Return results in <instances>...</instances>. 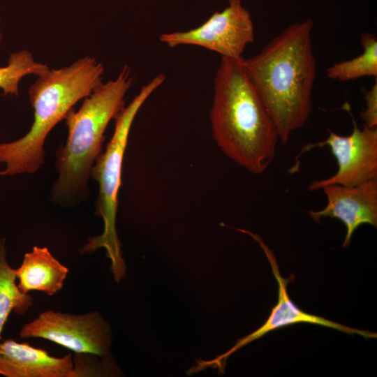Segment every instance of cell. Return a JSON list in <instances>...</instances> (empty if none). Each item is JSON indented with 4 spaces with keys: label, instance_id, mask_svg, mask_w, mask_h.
I'll list each match as a JSON object with an SVG mask.
<instances>
[{
    "label": "cell",
    "instance_id": "cell-1",
    "mask_svg": "<svg viewBox=\"0 0 377 377\" xmlns=\"http://www.w3.org/2000/svg\"><path fill=\"white\" fill-rule=\"evenodd\" d=\"M313 27L311 19L291 24L260 52L243 59L245 71L283 143L305 126L311 114L317 72Z\"/></svg>",
    "mask_w": 377,
    "mask_h": 377
},
{
    "label": "cell",
    "instance_id": "cell-2",
    "mask_svg": "<svg viewBox=\"0 0 377 377\" xmlns=\"http://www.w3.org/2000/svg\"><path fill=\"white\" fill-rule=\"evenodd\" d=\"M243 59H221L210 110L212 135L226 156L249 172L260 175L273 162L279 139Z\"/></svg>",
    "mask_w": 377,
    "mask_h": 377
},
{
    "label": "cell",
    "instance_id": "cell-3",
    "mask_svg": "<svg viewBox=\"0 0 377 377\" xmlns=\"http://www.w3.org/2000/svg\"><path fill=\"white\" fill-rule=\"evenodd\" d=\"M133 82L131 69L124 65L115 79L102 82L77 110L73 108L66 114L67 139L56 151L57 177L50 193L54 202L70 207L87 198L91 170L101 153L105 130L125 106Z\"/></svg>",
    "mask_w": 377,
    "mask_h": 377
},
{
    "label": "cell",
    "instance_id": "cell-4",
    "mask_svg": "<svg viewBox=\"0 0 377 377\" xmlns=\"http://www.w3.org/2000/svg\"><path fill=\"white\" fill-rule=\"evenodd\" d=\"M102 63L86 56L37 77L29 89L34 121L22 138L0 144L1 176L34 174L45 163V141L54 127L80 100L102 83Z\"/></svg>",
    "mask_w": 377,
    "mask_h": 377
},
{
    "label": "cell",
    "instance_id": "cell-5",
    "mask_svg": "<svg viewBox=\"0 0 377 377\" xmlns=\"http://www.w3.org/2000/svg\"><path fill=\"white\" fill-rule=\"evenodd\" d=\"M165 76L158 74L147 84L142 86L131 102L124 106L114 117V130L103 153L96 159L90 177L97 182L98 193L96 202V212L103 221L101 235L89 237L80 250L82 253H91L104 248L111 261L110 270L114 280L119 283L125 277L126 265L122 257L119 240L116 219L118 193L121 184V169L124 151L127 146L129 132L139 110L165 81Z\"/></svg>",
    "mask_w": 377,
    "mask_h": 377
},
{
    "label": "cell",
    "instance_id": "cell-6",
    "mask_svg": "<svg viewBox=\"0 0 377 377\" xmlns=\"http://www.w3.org/2000/svg\"><path fill=\"white\" fill-rule=\"evenodd\" d=\"M20 335L47 339L77 354L102 358L108 357L112 343L110 325L97 311L75 315L48 310L24 325Z\"/></svg>",
    "mask_w": 377,
    "mask_h": 377
},
{
    "label": "cell",
    "instance_id": "cell-7",
    "mask_svg": "<svg viewBox=\"0 0 377 377\" xmlns=\"http://www.w3.org/2000/svg\"><path fill=\"white\" fill-rule=\"evenodd\" d=\"M237 230L246 233L256 241L263 250L272 270L273 274L278 284V300L276 305L272 309L270 314L266 321L258 329L251 334L237 341L235 344L227 352L216 357L209 361L198 360L197 364L188 371V374L200 371L205 368H217L219 374L224 373V368L227 359L232 353L249 343L258 339L272 331L297 323H309L326 327L336 330L349 335L357 334L364 339H374L377 337L375 332L353 328L337 322L326 319L323 317L311 314L300 309L290 298L287 286L291 278H283L280 273L276 259L273 251L266 245L263 239L257 234L249 230L238 229Z\"/></svg>",
    "mask_w": 377,
    "mask_h": 377
},
{
    "label": "cell",
    "instance_id": "cell-8",
    "mask_svg": "<svg viewBox=\"0 0 377 377\" xmlns=\"http://www.w3.org/2000/svg\"><path fill=\"white\" fill-rule=\"evenodd\" d=\"M159 40L170 47L195 45L219 53L222 57L239 59L254 40V26L242 0H228L221 12L214 13L198 27L164 33Z\"/></svg>",
    "mask_w": 377,
    "mask_h": 377
},
{
    "label": "cell",
    "instance_id": "cell-9",
    "mask_svg": "<svg viewBox=\"0 0 377 377\" xmlns=\"http://www.w3.org/2000/svg\"><path fill=\"white\" fill-rule=\"evenodd\" d=\"M344 109L352 118V133L343 136L328 129L329 135L325 140L305 145L299 154L314 147L328 146L337 162V172L326 179L312 182L309 191H317L330 184L350 186L377 179V127L364 126L362 129L360 128L348 103L344 105Z\"/></svg>",
    "mask_w": 377,
    "mask_h": 377
},
{
    "label": "cell",
    "instance_id": "cell-10",
    "mask_svg": "<svg viewBox=\"0 0 377 377\" xmlns=\"http://www.w3.org/2000/svg\"><path fill=\"white\" fill-rule=\"evenodd\" d=\"M321 189L327 198L325 207L308 213L316 223L325 217L340 220L346 228L343 248L350 245L353 233L361 225L377 227V179L350 186L330 184Z\"/></svg>",
    "mask_w": 377,
    "mask_h": 377
},
{
    "label": "cell",
    "instance_id": "cell-11",
    "mask_svg": "<svg viewBox=\"0 0 377 377\" xmlns=\"http://www.w3.org/2000/svg\"><path fill=\"white\" fill-rule=\"evenodd\" d=\"M0 374L6 377H75L71 354L57 357L43 349L13 339L0 343Z\"/></svg>",
    "mask_w": 377,
    "mask_h": 377
},
{
    "label": "cell",
    "instance_id": "cell-12",
    "mask_svg": "<svg viewBox=\"0 0 377 377\" xmlns=\"http://www.w3.org/2000/svg\"><path fill=\"white\" fill-rule=\"evenodd\" d=\"M15 271L20 291H40L49 296L62 289L68 273V267L56 259L48 248L37 246L24 254L21 265Z\"/></svg>",
    "mask_w": 377,
    "mask_h": 377
},
{
    "label": "cell",
    "instance_id": "cell-13",
    "mask_svg": "<svg viewBox=\"0 0 377 377\" xmlns=\"http://www.w3.org/2000/svg\"><path fill=\"white\" fill-rule=\"evenodd\" d=\"M15 269L6 259L5 239L0 240V343L3 327L12 311L22 315L27 313L33 304V299L24 293L16 283Z\"/></svg>",
    "mask_w": 377,
    "mask_h": 377
},
{
    "label": "cell",
    "instance_id": "cell-14",
    "mask_svg": "<svg viewBox=\"0 0 377 377\" xmlns=\"http://www.w3.org/2000/svg\"><path fill=\"white\" fill-rule=\"evenodd\" d=\"M363 52L349 60L335 63L327 69L328 78L345 82L365 76L377 77V38L371 33L361 34Z\"/></svg>",
    "mask_w": 377,
    "mask_h": 377
},
{
    "label": "cell",
    "instance_id": "cell-15",
    "mask_svg": "<svg viewBox=\"0 0 377 377\" xmlns=\"http://www.w3.org/2000/svg\"><path fill=\"white\" fill-rule=\"evenodd\" d=\"M50 68L47 65L36 61L31 52L22 50L12 52L4 67H0V89L3 95H19V84L27 75L39 76Z\"/></svg>",
    "mask_w": 377,
    "mask_h": 377
},
{
    "label": "cell",
    "instance_id": "cell-16",
    "mask_svg": "<svg viewBox=\"0 0 377 377\" xmlns=\"http://www.w3.org/2000/svg\"><path fill=\"white\" fill-rule=\"evenodd\" d=\"M366 101V108L360 113L364 126L377 127V80L369 90L362 89Z\"/></svg>",
    "mask_w": 377,
    "mask_h": 377
},
{
    "label": "cell",
    "instance_id": "cell-17",
    "mask_svg": "<svg viewBox=\"0 0 377 377\" xmlns=\"http://www.w3.org/2000/svg\"><path fill=\"white\" fill-rule=\"evenodd\" d=\"M0 24H1V17H0ZM1 39H2V35H1V30H0V44H1ZM0 52H1V45H0Z\"/></svg>",
    "mask_w": 377,
    "mask_h": 377
}]
</instances>
